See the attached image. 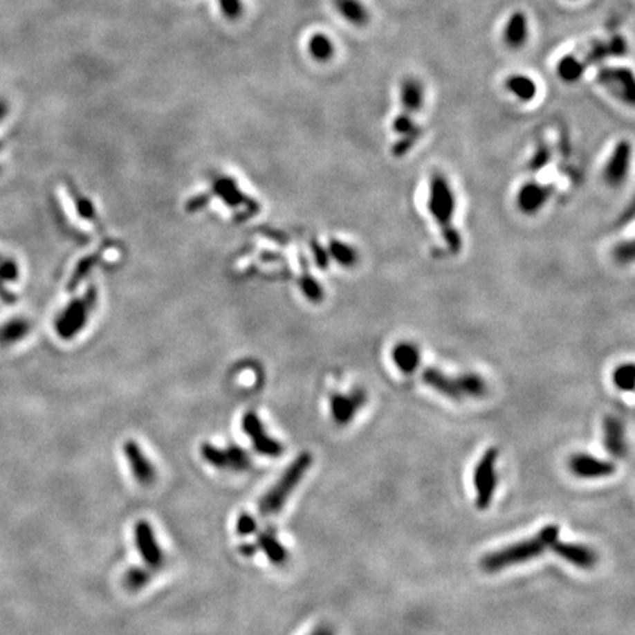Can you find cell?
<instances>
[{
  "label": "cell",
  "mask_w": 635,
  "mask_h": 635,
  "mask_svg": "<svg viewBox=\"0 0 635 635\" xmlns=\"http://www.w3.org/2000/svg\"><path fill=\"white\" fill-rule=\"evenodd\" d=\"M423 102H425V90L422 82L415 77L405 78L400 86L402 112L393 121V133L397 138L392 151L396 158L409 155L422 136V128L416 124L415 116L422 109Z\"/></svg>",
  "instance_id": "1"
},
{
  "label": "cell",
  "mask_w": 635,
  "mask_h": 635,
  "mask_svg": "<svg viewBox=\"0 0 635 635\" xmlns=\"http://www.w3.org/2000/svg\"><path fill=\"white\" fill-rule=\"evenodd\" d=\"M428 210L434 222L437 223L445 249L452 255L462 252V234L454 226L456 196L449 178L441 172H434L430 180Z\"/></svg>",
  "instance_id": "2"
},
{
  "label": "cell",
  "mask_w": 635,
  "mask_h": 635,
  "mask_svg": "<svg viewBox=\"0 0 635 635\" xmlns=\"http://www.w3.org/2000/svg\"><path fill=\"white\" fill-rule=\"evenodd\" d=\"M559 538V526L547 525L543 529L531 537L519 541V543L510 544L500 550L491 551L481 559V568L486 572H499L506 568L515 567L528 560H533L553 546V543Z\"/></svg>",
  "instance_id": "3"
},
{
  "label": "cell",
  "mask_w": 635,
  "mask_h": 635,
  "mask_svg": "<svg viewBox=\"0 0 635 635\" xmlns=\"http://www.w3.org/2000/svg\"><path fill=\"white\" fill-rule=\"evenodd\" d=\"M312 462L313 457L309 452H303L294 459L275 484L265 493V496L259 501V512L264 516H273L281 512L288 501L291 493L299 487L300 481L308 474Z\"/></svg>",
  "instance_id": "4"
},
{
  "label": "cell",
  "mask_w": 635,
  "mask_h": 635,
  "mask_svg": "<svg viewBox=\"0 0 635 635\" xmlns=\"http://www.w3.org/2000/svg\"><path fill=\"white\" fill-rule=\"evenodd\" d=\"M200 454L209 466L227 472H246L252 466L250 454L237 444L219 447L212 443H203L200 445Z\"/></svg>",
  "instance_id": "5"
},
{
  "label": "cell",
  "mask_w": 635,
  "mask_h": 635,
  "mask_svg": "<svg viewBox=\"0 0 635 635\" xmlns=\"http://www.w3.org/2000/svg\"><path fill=\"white\" fill-rule=\"evenodd\" d=\"M497 461H499V449L497 447H490L481 456L479 462L475 466L474 484L477 491V508L479 510H486L493 501L494 493L497 487Z\"/></svg>",
  "instance_id": "6"
},
{
  "label": "cell",
  "mask_w": 635,
  "mask_h": 635,
  "mask_svg": "<svg viewBox=\"0 0 635 635\" xmlns=\"http://www.w3.org/2000/svg\"><path fill=\"white\" fill-rule=\"evenodd\" d=\"M241 428L250 439L253 449L265 457H279L284 453V445L270 437L255 410H247L241 419Z\"/></svg>",
  "instance_id": "7"
},
{
  "label": "cell",
  "mask_w": 635,
  "mask_h": 635,
  "mask_svg": "<svg viewBox=\"0 0 635 635\" xmlns=\"http://www.w3.org/2000/svg\"><path fill=\"white\" fill-rule=\"evenodd\" d=\"M134 543L145 567L158 571L165 567V553L158 543L155 529L147 521H138L134 525Z\"/></svg>",
  "instance_id": "8"
},
{
  "label": "cell",
  "mask_w": 635,
  "mask_h": 635,
  "mask_svg": "<svg viewBox=\"0 0 635 635\" xmlns=\"http://www.w3.org/2000/svg\"><path fill=\"white\" fill-rule=\"evenodd\" d=\"M368 394L360 387L353 388L349 393H334L329 398L331 418L340 427H346L355 419L358 412L367 405Z\"/></svg>",
  "instance_id": "9"
},
{
  "label": "cell",
  "mask_w": 635,
  "mask_h": 635,
  "mask_svg": "<svg viewBox=\"0 0 635 635\" xmlns=\"http://www.w3.org/2000/svg\"><path fill=\"white\" fill-rule=\"evenodd\" d=\"M555 190L553 184H541L535 178L528 180L516 193V206L526 217L537 215L549 203Z\"/></svg>",
  "instance_id": "10"
},
{
  "label": "cell",
  "mask_w": 635,
  "mask_h": 635,
  "mask_svg": "<svg viewBox=\"0 0 635 635\" xmlns=\"http://www.w3.org/2000/svg\"><path fill=\"white\" fill-rule=\"evenodd\" d=\"M598 82L602 84L614 98L620 102L634 106L635 90H634V75L628 68H602L598 71Z\"/></svg>",
  "instance_id": "11"
},
{
  "label": "cell",
  "mask_w": 635,
  "mask_h": 635,
  "mask_svg": "<svg viewBox=\"0 0 635 635\" xmlns=\"http://www.w3.org/2000/svg\"><path fill=\"white\" fill-rule=\"evenodd\" d=\"M124 456L128 462L129 469L137 484L140 487H151L158 478L156 466L150 462V459L141 449V445L134 440H127L124 443Z\"/></svg>",
  "instance_id": "12"
},
{
  "label": "cell",
  "mask_w": 635,
  "mask_h": 635,
  "mask_svg": "<svg viewBox=\"0 0 635 635\" xmlns=\"http://www.w3.org/2000/svg\"><path fill=\"white\" fill-rule=\"evenodd\" d=\"M632 147L628 140H620L615 146L614 151L610 153V158L605 167V181L610 187H619L627 181V176L631 168Z\"/></svg>",
  "instance_id": "13"
},
{
  "label": "cell",
  "mask_w": 635,
  "mask_h": 635,
  "mask_svg": "<svg viewBox=\"0 0 635 635\" xmlns=\"http://www.w3.org/2000/svg\"><path fill=\"white\" fill-rule=\"evenodd\" d=\"M569 468L572 474L580 478H605L614 475L616 470L615 463L585 453L573 454L569 461Z\"/></svg>",
  "instance_id": "14"
},
{
  "label": "cell",
  "mask_w": 635,
  "mask_h": 635,
  "mask_svg": "<svg viewBox=\"0 0 635 635\" xmlns=\"http://www.w3.org/2000/svg\"><path fill=\"white\" fill-rule=\"evenodd\" d=\"M550 549L555 551V555L581 569L594 568L598 560L597 553L591 547H587L578 543H567V541H560L559 538L553 543Z\"/></svg>",
  "instance_id": "15"
},
{
  "label": "cell",
  "mask_w": 635,
  "mask_h": 635,
  "mask_svg": "<svg viewBox=\"0 0 635 635\" xmlns=\"http://www.w3.org/2000/svg\"><path fill=\"white\" fill-rule=\"evenodd\" d=\"M421 380L423 384L444 397L456 400V402L463 398L461 387H459L457 375H449L439 368H425L421 372Z\"/></svg>",
  "instance_id": "16"
},
{
  "label": "cell",
  "mask_w": 635,
  "mask_h": 635,
  "mask_svg": "<svg viewBox=\"0 0 635 635\" xmlns=\"http://www.w3.org/2000/svg\"><path fill=\"white\" fill-rule=\"evenodd\" d=\"M91 302L78 300L68 306V309L61 315L56 322V331L62 337L68 338L74 335L81 325H84L89 313V306Z\"/></svg>",
  "instance_id": "17"
},
{
  "label": "cell",
  "mask_w": 635,
  "mask_h": 635,
  "mask_svg": "<svg viewBox=\"0 0 635 635\" xmlns=\"http://www.w3.org/2000/svg\"><path fill=\"white\" fill-rule=\"evenodd\" d=\"M605 432V447L610 456L615 459H623L627 456V441H625V430L619 418L609 415L603 422Z\"/></svg>",
  "instance_id": "18"
},
{
  "label": "cell",
  "mask_w": 635,
  "mask_h": 635,
  "mask_svg": "<svg viewBox=\"0 0 635 635\" xmlns=\"http://www.w3.org/2000/svg\"><path fill=\"white\" fill-rule=\"evenodd\" d=\"M256 547L257 550H262L266 559L274 563L275 567H282L288 560V550L284 544L279 543L274 528H266L257 533Z\"/></svg>",
  "instance_id": "19"
},
{
  "label": "cell",
  "mask_w": 635,
  "mask_h": 635,
  "mask_svg": "<svg viewBox=\"0 0 635 635\" xmlns=\"http://www.w3.org/2000/svg\"><path fill=\"white\" fill-rule=\"evenodd\" d=\"M392 359L396 365V368L406 375L414 374L421 368V350L419 347L412 343V341L403 340L392 350Z\"/></svg>",
  "instance_id": "20"
},
{
  "label": "cell",
  "mask_w": 635,
  "mask_h": 635,
  "mask_svg": "<svg viewBox=\"0 0 635 635\" xmlns=\"http://www.w3.org/2000/svg\"><path fill=\"white\" fill-rule=\"evenodd\" d=\"M529 33V24L528 18L524 12H515L504 24V28L501 33L503 43L509 47V49H521V47L528 40Z\"/></svg>",
  "instance_id": "21"
},
{
  "label": "cell",
  "mask_w": 635,
  "mask_h": 635,
  "mask_svg": "<svg viewBox=\"0 0 635 635\" xmlns=\"http://www.w3.org/2000/svg\"><path fill=\"white\" fill-rule=\"evenodd\" d=\"M338 14L355 27H365L369 22V10L360 0H334Z\"/></svg>",
  "instance_id": "22"
},
{
  "label": "cell",
  "mask_w": 635,
  "mask_h": 635,
  "mask_svg": "<svg viewBox=\"0 0 635 635\" xmlns=\"http://www.w3.org/2000/svg\"><path fill=\"white\" fill-rule=\"evenodd\" d=\"M506 90L521 102H531L537 96L535 81L525 74H513L504 81Z\"/></svg>",
  "instance_id": "23"
},
{
  "label": "cell",
  "mask_w": 635,
  "mask_h": 635,
  "mask_svg": "<svg viewBox=\"0 0 635 635\" xmlns=\"http://www.w3.org/2000/svg\"><path fill=\"white\" fill-rule=\"evenodd\" d=\"M30 333L28 321L22 318H15L0 326V346H10L18 343Z\"/></svg>",
  "instance_id": "24"
},
{
  "label": "cell",
  "mask_w": 635,
  "mask_h": 635,
  "mask_svg": "<svg viewBox=\"0 0 635 635\" xmlns=\"http://www.w3.org/2000/svg\"><path fill=\"white\" fill-rule=\"evenodd\" d=\"M328 253L338 265L344 268H351L359 262V253L355 247H351L350 244L337 239H333L329 241Z\"/></svg>",
  "instance_id": "25"
},
{
  "label": "cell",
  "mask_w": 635,
  "mask_h": 635,
  "mask_svg": "<svg viewBox=\"0 0 635 635\" xmlns=\"http://www.w3.org/2000/svg\"><path fill=\"white\" fill-rule=\"evenodd\" d=\"M457 381L459 387H461V392L468 397H474L479 398L482 396L487 394V383L482 378L481 375L475 372H462L457 375Z\"/></svg>",
  "instance_id": "26"
},
{
  "label": "cell",
  "mask_w": 635,
  "mask_h": 635,
  "mask_svg": "<svg viewBox=\"0 0 635 635\" xmlns=\"http://www.w3.org/2000/svg\"><path fill=\"white\" fill-rule=\"evenodd\" d=\"M151 581V571L147 567H134L125 571L122 584L129 593H138Z\"/></svg>",
  "instance_id": "27"
},
{
  "label": "cell",
  "mask_w": 635,
  "mask_h": 635,
  "mask_svg": "<svg viewBox=\"0 0 635 635\" xmlns=\"http://www.w3.org/2000/svg\"><path fill=\"white\" fill-rule=\"evenodd\" d=\"M309 53L318 62H326L334 55V44L325 34H315L309 40Z\"/></svg>",
  "instance_id": "28"
},
{
  "label": "cell",
  "mask_w": 635,
  "mask_h": 635,
  "mask_svg": "<svg viewBox=\"0 0 635 635\" xmlns=\"http://www.w3.org/2000/svg\"><path fill=\"white\" fill-rule=\"evenodd\" d=\"M551 160V147L549 146L547 141L540 140L537 143V147L533 153V156L529 158L526 163V169L533 176L538 174L541 169H544L547 165Z\"/></svg>",
  "instance_id": "29"
},
{
  "label": "cell",
  "mask_w": 635,
  "mask_h": 635,
  "mask_svg": "<svg viewBox=\"0 0 635 635\" xmlns=\"http://www.w3.org/2000/svg\"><path fill=\"white\" fill-rule=\"evenodd\" d=\"M634 376H635L634 365L623 363L614 372V384L620 392H632L634 390Z\"/></svg>",
  "instance_id": "30"
},
{
  "label": "cell",
  "mask_w": 635,
  "mask_h": 635,
  "mask_svg": "<svg viewBox=\"0 0 635 635\" xmlns=\"http://www.w3.org/2000/svg\"><path fill=\"white\" fill-rule=\"evenodd\" d=\"M235 528H237V534L241 537L252 535L257 533V522L252 515L241 513L239 516L237 524H235Z\"/></svg>",
  "instance_id": "31"
},
{
  "label": "cell",
  "mask_w": 635,
  "mask_h": 635,
  "mask_svg": "<svg viewBox=\"0 0 635 635\" xmlns=\"http://www.w3.org/2000/svg\"><path fill=\"white\" fill-rule=\"evenodd\" d=\"M614 256L616 261L622 265L631 264L634 261V243L629 241H622L615 247Z\"/></svg>",
  "instance_id": "32"
},
{
  "label": "cell",
  "mask_w": 635,
  "mask_h": 635,
  "mask_svg": "<svg viewBox=\"0 0 635 635\" xmlns=\"http://www.w3.org/2000/svg\"><path fill=\"white\" fill-rule=\"evenodd\" d=\"M219 6L228 19H239L243 14L241 0H219Z\"/></svg>",
  "instance_id": "33"
},
{
  "label": "cell",
  "mask_w": 635,
  "mask_h": 635,
  "mask_svg": "<svg viewBox=\"0 0 635 635\" xmlns=\"http://www.w3.org/2000/svg\"><path fill=\"white\" fill-rule=\"evenodd\" d=\"M309 635H335V632H334V629L331 627L321 625V627L315 628Z\"/></svg>",
  "instance_id": "34"
},
{
  "label": "cell",
  "mask_w": 635,
  "mask_h": 635,
  "mask_svg": "<svg viewBox=\"0 0 635 635\" xmlns=\"http://www.w3.org/2000/svg\"><path fill=\"white\" fill-rule=\"evenodd\" d=\"M240 551H241V555H244V556H253L255 553L257 551V547H256V544L246 543V544L240 546Z\"/></svg>",
  "instance_id": "35"
},
{
  "label": "cell",
  "mask_w": 635,
  "mask_h": 635,
  "mask_svg": "<svg viewBox=\"0 0 635 635\" xmlns=\"http://www.w3.org/2000/svg\"><path fill=\"white\" fill-rule=\"evenodd\" d=\"M0 299H2L3 302H8V303L15 300V297L12 296V294L2 286V279H0Z\"/></svg>",
  "instance_id": "36"
},
{
  "label": "cell",
  "mask_w": 635,
  "mask_h": 635,
  "mask_svg": "<svg viewBox=\"0 0 635 635\" xmlns=\"http://www.w3.org/2000/svg\"><path fill=\"white\" fill-rule=\"evenodd\" d=\"M8 113V103L5 100L0 99V121L3 120V118L6 116Z\"/></svg>",
  "instance_id": "37"
},
{
  "label": "cell",
  "mask_w": 635,
  "mask_h": 635,
  "mask_svg": "<svg viewBox=\"0 0 635 635\" xmlns=\"http://www.w3.org/2000/svg\"><path fill=\"white\" fill-rule=\"evenodd\" d=\"M3 259H5V257H2V256H0V264H2V262H3Z\"/></svg>",
  "instance_id": "38"
},
{
  "label": "cell",
  "mask_w": 635,
  "mask_h": 635,
  "mask_svg": "<svg viewBox=\"0 0 635 635\" xmlns=\"http://www.w3.org/2000/svg\"><path fill=\"white\" fill-rule=\"evenodd\" d=\"M0 149H2V143H0Z\"/></svg>",
  "instance_id": "39"
}]
</instances>
